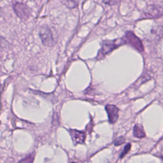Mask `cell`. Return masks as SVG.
<instances>
[{
	"mask_svg": "<svg viewBox=\"0 0 163 163\" xmlns=\"http://www.w3.org/2000/svg\"><path fill=\"white\" fill-rule=\"evenodd\" d=\"M125 44L123 38H118L114 40H105L101 43V47L98 52L96 57L97 60L103 59L106 55L122 45Z\"/></svg>",
	"mask_w": 163,
	"mask_h": 163,
	"instance_id": "6da1fadb",
	"label": "cell"
},
{
	"mask_svg": "<svg viewBox=\"0 0 163 163\" xmlns=\"http://www.w3.org/2000/svg\"><path fill=\"white\" fill-rule=\"evenodd\" d=\"M122 38L124 41L125 44H128L131 45L140 52L143 51V46L141 40L133 32L128 31Z\"/></svg>",
	"mask_w": 163,
	"mask_h": 163,
	"instance_id": "7a4b0ae2",
	"label": "cell"
},
{
	"mask_svg": "<svg viewBox=\"0 0 163 163\" xmlns=\"http://www.w3.org/2000/svg\"><path fill=\"white\" fill-rule=\"evenodd\" d=\"M39 35L43 45L52 47L55 45V40L51 29L47 26L41 28Z\"/></svg>",
	"mask_w": 163,
	"mask_h": 163,
	"instance_id": "3957f363",
	"label": "cell"
},
{
	"mask_svg": "<svg viewBox=\"0 0 163 163\" xmlns=\"http://www.w3.org/2000/svg\"><path fill=\"white\" fill-rule=\"evenodd\" d=\"M16 15L22 20H27L31 14V10L26 5L22 3H16L14 6Z\"/></svg>",
	"mask_w": 163,
	"mask_h": 163,
	"instance_id": "277c9868",
	"label": "cell"
},
{
	"mask_svg": "<svg viewBox=\"0 0 163 163\" xmlns=\"http://www.w3.org/2000/svg\"><path fill=\"white\" fill-rule=\"evenodd\" d=\"M110 124H115L118 118V108L114 105H107L105 107Z\"/></svg>",
	"mask_w": 163,
	"mask_h": 163,
	"instance_id": "5b68a950",
	"label": "cell"
},
{
	"mask_svg": "<svg viewBox=\"0 0 163 163\" xmlns=\"http://www.w3.org/2000/svg\"><path fill=\"white\" fill-rule=\"evenodd\" d=\"M69 132H70L75 145L84 143L85 140V134L84 132L76 129H70Z\"/></svg>",
	"mask_w": 163,
	"mask_h": 163,
	"instance_id": "8992f818",
	"label": "cell"
},
{
	"mask_svg": "<svg viewBox=\"0 0 163 163\" xmlns=\"http://www.w3.org/2000/svg\"><path fill=\"white\" fill-rule=\"evenodd\" d=\"M145 15L148 18H158L162 15V8L155 5L149 6L145 12Z\"/></svg>",
	"mask_w": 163,
	"mask_h": 163,
	"instance_id": "52a82bcc",
	"label": "cell"
},
{
	"mask_svg": "<svg viewBox=\"0 0 163 163\" xmlns=\"http://www.w3.org/2000/svg\"><path fill=\"white\" fill-rule=\"evenodd\" d=\"M133 131H134V136L136 138H141L145 137V136L143 128L141 126H140V125L138 124L135 125Z\"/></svg>",
	"mask_w": 163,
	"mask_h": 163,
	"instance_id": "ba28073f",
	"label": "cell"
},
{
	"mask_svg": "<svg viewBox=\"0 0 163 163\" xmlns=\"http://www.w3.org/2000/svg\"><path fill=\"white\" fill-rule=\"evenodd\" d=\"M62 2L69 8H74L77 6V2L74 0H62Z\"/></svg>",
	"mask_w": 163,
	"mask_h": 163,
	"instance_id": "9c48e42d",
	"label": "cell"
},
{
	"mask_svg": "<svg viewBox=\"0 0 163 163\" xmlns=\"http://www.w3.org/2000/svg\"><path fill=\"white\" fill-rule=\"evenodd\" d=\"M121 2V0H103V2L105 4L108 5H110V6L117 5V4H118L119 3H120Z\"/></svg>",
	"mask_w": 163,
	"mask_h": 163,
	"instance_id": "30bf717a",
	"label": "cell"
},
{
	"mask_svg": "<svg viewBox=\"0 0 163 163\" xmlns=\"http://www.w3.org/2000/svg\"><path fill=\"white\" fill-rule=\"evenodd\" d=\"M33 157L30 155L29 156L27 157V158L22 159L18 163H33Z\"/></svg>",
	"mask_w": 163,
	"mask_h": 163,
	"instance_id": "8fae6325",
	"label": "cell"
},
{
	"mask_svg": "<svg viewBox=\"0 0 163 163\" xmlns=\"http://www.w3.org/2000/svg\"><path fill=\"white\" fill-rule=\"evenodd\" d=\"M130 149H131V144H128V145L126 146V147L124 148V151L122 152V154L121 155V158H124V157L128 154V152L129 151Z\"/></svg>",
	"mask_w": 163,
	"mask_h": 163,
	"instance_id": "7c38bea8",
	"label": "cell"
},
{
	"mask_svg": "<svg viewBox=\"0 0 163 163\" xmlns=\"http://www.w3.org/2000/svg\"><path fill=\"white\" fill-rule=\"evenodd\" d=\"M124 142H125V139L123 137H120V138H118V139L116 140L114 144H115V145L118 146V145H122V144H123Z\"/></svg>",
	"mask_w": 163,
	"mask_h": 163,
	"instance_id": "4fadbf2b",
	"label": "cell"
},
{
	"mask_svg": "<svg viewBox=\"0 0 163 163\" xmlns=\"http://www.w3.org/2000/svg\"><path fill=\"white\" fill-rule=\"evenodd\" d=\"M1 87H2V85H1V83H0V91H1Z\"/></svg>",
	"mask_w": 163,
	"mask_h": 163,
	"instance_id": "5bb4252c",
	"label": "cell"
},
{
	"mask_svg": "<svg viewBox=\"0 0 163 163\" xmlns=\"http://www.w3.org/2000/svg\"><path fill=\"white\" fill-rule=\"evenodd\" d=\"M71 163H76V162H71Z\"/></svg>",
	"mask_w": 163,
	"mask_h": 163,
	"instance_id": "9a60e30c",
	"label": "cell"
}]
</instances>
